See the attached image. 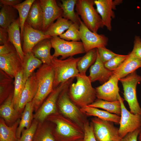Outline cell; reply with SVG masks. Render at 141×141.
<instances>
[{"mask_svg":"<svg viewBox=\"0 0 141 141\" xmlns=\"http://www.w3.org/2000/svg\"><path fill=\"white\" fill-rule=\"evenodd\" d=\"M46 120L52 124L53 133L57 141H75L83 138L84 130L60 112L50 115Z\"/></svg>","mask_w":141,"mask_h":141,"instance_id":"obj_1","label":"cell"},{"mask_svg":"<svg viewBox=\"0 0 141 141\" xmlns=\"http://www.w3.org/2000/svg\"><path fill=\"white\" fill-rule=\"evenodd\" d=\"M75 78L76 82L72 83L68 88V93L71 100L80 108L92 103L96 99V92L89 77L86 74L79 73Z\"/></svg>","mask_w":141,"mask_h":141,"instance_id":"obj_2","label":"cell"},{"mask_svg":"<svg viewBox=\"0 0 141 141\" xmlns=\"http://www.w3.org/2000/svg\"><path fill=\"white\" fill-rule=\"evenodd\" d=\"M38 89L32 101L36 112L54 89V72L51 64H43L35 72Z\"/></svg>","mask_w":141,"mask_h":141,"instance_id":"obj_3","label":"cell"},{"mask_svg":"<svg viewBox=\"0 0 141 141\" xmlns=\"http://www.w3.org/2000/svg\"><path fill=\"white\" fill-rule=\"evenodd\" d=\"M81 57H72L62 60L52 57L51 64L54 72V89L79 74L77 64Z\"/></svg>","mask_w":141,"mask_h":141,"instance_id":"obj_4","label":"cell"},{"mask_svg":"<svg viewBox=\"0 0 141 141\" xmlns=\"http://www.w3.org/2000/svg\"><path fill=\"white\" fill-rule=\"evenodd\" d=\"M94 1L77 0L75 10L87 27L91 31L97 32L104 26L101 17L93 6Z\"/></svg>","mask_w":141,"mask_h":141,"instance_id":"obj_5","label":"cell"},{"mask_svg":"<svg viewBox=\"0 0 141 141\" xmlns=\"http://www.w3.org/2000/svg\"><path fill=\"white\" fill-rule=\"evenodd\" d=\"M69 86L64 89L60 95L57 102V108L60 113L84 130V124L87 121L85 117L86 116L71 100L68 93Z\"/></svg>","mask_w":141,"mask_h":141,"instance_id":"obj_6","label":"cell"},{"mask_svg":"<svg viewBox=\"0 0 141 141\" xmlns=\"http://www.w3.org/2000/svg\"><path fill=\"white\" fill-rule=\"evenodd\" d=\"M119 80L122 86L124 99L128 104L130 111L141 115V108L137 100L136 91L137 85L141 82V76L135 71Z\"/></svg>","mask_w":141,"mask_h":141,"instance_id":"obj_7","label":"cell"},{"mask_svg":"<svg viewBox=\"0 0 141 141\" xmlns=\"http://www.w3.org/2000/svg\"><path fill=\"white\" fill-rule=\"evenodd\" d=\"M74 78L60 84L54 89L47 97L40 108L34 114V119L38 123L43 122L49 115L55 113L57 111V102L62 92L69 86Z\"/></svg>","mask_w":141,"mask_h":141,"instance_id":"obj_8","label":"cell"},{"mask_svg":"<svg viewBox=\"0 0 141 141\" xmlns=\"http://www.w3.org/2000/svg\"><path fill=\"white\" fill-rule=\"evenodd\" d=\"M50 41L52 48L54 50L53 57L61 56L60 59L62 60L85 52L81 42L68 41L58 36L51 37Z\"/></svg>","mask_w":141,"mask_h":141,"instance_id":"obj_9","label":"cell"},{"mask_svg":"<svg viewBox=\"0 0 141 141\" xmlns=\"http://www.w3.org/2000/svg\"><path fill=\"white\" fill-rule=\"evenodd\" d=\"M94 136L97 141H120L119 128L113 122L96 117L91 119Z\"/></svg>","mask_w":141,"mask_h":141,"instance_id":"obj_10","label":"cell"},{"mask_svg":"<svg viewBox=\"0 0 141 141\" xmlns=\"http://www.w3.org/2000/svg\"><path fill=\"white\" fill-rule=\"evenodd\" d=\"M118 99L121 106V111L119 132L121 138L129 133L141 127V115L134 114L128 110L124 103V99L120 95Z\"/></svg>","mask_w":141,"mask_h":141,"instance_id":"obj_11","label":"cell"},{"mask_svg":"<svg viewBox=\"0 0 141 141\" xmlns=\"http://www.w3.org/2000/svg\"><path fill=\"white\" fill-rule=\"evenodd\" d=\"M79 26L80 40L85 52L94 49L105 47L107 45L108 39L104 35L91 31L81 20Z\"/></svg>","mask_w":141,"mask_h":141,"instance_id":"obj_12","label":"cell"},{"mask_svg":"<svg viewBox=\"0 0 141 141\" xmlns=\"http://www.w3.org/2000/svg\"><path fill=\"white\" fill-rule=\"evenodd\" d=\"M43 16L42 31L44 32L56 20L62 17V9L55 0H40Z\"/></svg>","mask_w":141,"mask_h":141,"instance_id":"obj_13","label":"cell"},{"mask_svg":"<svg viewBox=\"0 0 141 141\" xmlns=\"http://www.w3.org/2000/svg\"><path fill=\"white\" fill-rule=\"evenodd\" d=\"M122 1L120 0H95L94 2L96 10L101 17L104 26L111 31L112 19L115 17L113 10L116 9V6L121 3Z\"/></svg>","mask_w":141,"mask_h":141,"instance_id":"obj_14","label":"cell"},{"mask_svg":"<svg viewBox=\"0 0 141 141\" xmlns=\"http://www.w3.org/2000/svg\"><path fill=\"white\" fill-rule=\"evenodd\" d=\"M119 80L116 76L112 74L107 81L96 87V98L110 102L118 100L119 89L118 83Z\"/></svg>","mask_w":141,"mask_h":141,"instance_id":"obj_15","label":"cell"},{"mask_svg":"<svg viewBox=\"0 0 141 141\" xmlns=\"http://www.w3.org/2000/svg\"><path fill=\"white\" fill-rule=\"evenodd\" d=\"M51 37L45 35L42 31L36 30L25 23L23 32L22 49L24 54L32 52L34 47L44 39Z\"/></svg>","mask_w":141,"mask_h":141,"instance_id":"obj_16","label":"cell"},{"mask_svg":"<svg viewBox=\"0 0 141 141\" xmlns=\"http://www.w3.org/2000/svg\"><path fill=\"white\" fill-rule=\"evenodd\" d=\"M22 62L16 51L0 56V68L11 78L22 69Z\"/></svg>","mask_w":141,"mask_h":141,"instance_id":"obj_17","label":"cell"},{"mask_svg":"<svg viewBox=\"0 0 141 141\" xmlns=\"http://www.w3.org/2000/svg\"><path fill=\"white\" fill-rule=\"evenodd\" d=\"M38 89L37 81L34 72L26 81L16 108L20 114H21L26 104L32 101Z\"/></svg>","mask_w":141,"mask_h":141,"instance_id":"obj_18","label":"cell"},{"mask_svg":"<svg viewBox=\"0 0 141 141\" xmlns=\"http://www.w3.org/2000/svg\"><path fill=\"white\" fill-rule=\"evenodd\" d=\"M13 91L8 98L1 104L0 118L3 119L5 123L12 125L18 119H20L21 115L15 108L13 103Z\"/></svg>","mask_w":141,"mask_h":141,"instance_id":"obj_19","label":"cell"},{"mask_svg":"<svg viewBox=\"0 0 141 141\" xmlns=\"http://www.w3.org/2000/svg\"><path fill=\"white\" fill-rule=\"evenodd\" d=\"M89 72L88 77L92 82L98 81L103 84L107 81L112 75V71L108 70L104 66L98 51L96 60L91 66Z\"/></svg>","mask_w":141,"mask_h":141,"instance_id":"obj_20","label":"cell"},{"mask_svg":"<svg viewBox=\"0 0 141 141\" xmlns=\"http://www.w3.org/2000/svg\"><path fill=\"white\" fill-rule=\"evenodd\" d=\"M141 67V60L138 59L130 53L123 63L116 69L112 71V74L119 79L125 77Z\"/></svg>","mask_w":141,"mask_h":141,"instance_id":"obj_21","label":"cell"},{"mask_svg":"<svg viewBox=\"0 0 141 141\" xmlns=\"http://www.w3.org/2000/svg\"><path fill=\"white\" fill-rule=\"evenodd\" d=\"M9 42L14 46L22 62L25 54L21 44L20 27V19L19 17L7 28Z\"/></svg>","mask_w":141,"mask_h":141,"instance_id":"obj_22","label":"cell"},{"mask_svg":"<svg viewBox=\"0 0 141 141\" xmlns=\"http://www.w3.org/2000/svg\"><path fill=\"white\" fill-rule=\"evenodd\" d=\"M51 48L50 38L45 39L36 45L33 48L32 52L43 64H51L53 57L50 54Z\"/></svg>","mask_w":141,"mask_h":141,"instance_id":"obj_23","label":"cell"},{"mask_svg":"<svg viewBox=\"0 0 141 141\" xmlns=\"http://www.w3.org/2000/svg\"><path fill=\"white\" fill-rule=\"evenodd\" d=\"M25 23L35 29L42 31L43 16L39 0H35L33 3Z\"/></svg>","mask_w":141,"mask_h":141,"instance_id":"obj_24","label":"cell"},{"mask_svg":"<svg viewBox=\"0 0 141 141\" xmlns=\"http://www.w3.org/2000/svg\"><path fill=\"white\" fill-rule=\"evenodd\" d=\"M81 111L86 116H93L101 119L119 124L120 116L97 108L87 106L80 108Z\"/></svg>","mask_w":141,"mask_h":141,"instance_id":"obj_25","label":"cell"},{"mask_svg":"<svg viewBox=\"0 0 141 141\" xmlns=\"http://www.w3.org/2000/svg\"><path fill=\"white\" fill-rule=\"evenodd\" d=\"M42 63L40 60L35 56L32 52L25 54L22 68L23 80L25 84L28 78L34 72L35 69L40 67Z\"/></svg>","mask_w":141,"mask_h":141,"instance_id":"obj_26","label":"cell"},{"mask_svg":"<svg viewBox=\"0 0 141 141\" xmlns=\"http://www.w3.org/2000/svg\"><path fill=\"white\" fill-rule=\"evenodd\" d=\"M53 128L52 124L47 120L38 123L33 141H57Z\"/></svg>","mask_w":141,"mask_h":141,"instance_id":"obj_27","label":"cell"},{"mask_svg":"<svg viewBox=\"0 0 141 141\" xmlns=\"http://www.w3.org/2000/svg\"><path fill=\"white\" fill-rule=\"evenodd\" d=\"M33 111L32 102L27 103L21 114L19 124L16 131V136L18 139L20 137L23 130L28 128L31 126L34 119Z\"/></svg>","mask_w":141,"mask_h":141,"instance_id":"obj_28","label":"cell"},{"mask_svg":"<svg viewBox=\"0 0 141 141\" xmlns=\"http://www.w3.org/2000/svg\"><path fill=\"white\" fill-rule=\"evenodd\" d=\"M58 5L63 11L62 17L71 21L73 23L80 25L81 20L75 12L74 8L77 0H61Z\"/></svg>","mask_w":141,"mask_h":141,"instance_id":"obj_29","label":"cell"},{"mask_svg":"<svg viewBox=\"0 0 141 141\" xmlns=\"http://www.w3.org/2000/svg\"><path fill=\"white\" fill-rule=\"evenodd\" d=\"M20 119L10 126H8L4 120L0 118V141H18L16 136L17 128Z\"/></svg>","mask_w":141,"mask_h":141,"instance_id":"obj_30","label":"cell"},{"mask_svg":"<svg viewBox=\"0 0 141 141\" xmlns=\"http://www.w3.org/2000/svg\"><path fill=\"white\" fill-rule=\"evenodd\" d=\"M17 11L12 6L3 5L0 11V27L7 28L19 17Z\"/></svg>","mask_w":141,"mask_h":141,"instance_id":"obj_31","label":"cell"},{"mask_svg":"<svg viewBox=\"0 0 141 141\" xmlns=\"http://www.w3.org/2000/svg\"><path fill=\"white\" fill-rule=\"evenodd\" d=\"M72 23L71 21L61 17L52 24L44 32V34L51 37L59 36L67 30Z\"/></svg>","mask_w":141,"mask_h":141,"instance_id":"obj_32","label":"cell"},{"mask_svg":"<svg viewBox=\"0 0 141 141\" xmlns=\"http://www.w3.org/2000/svg\"><path fill=\"white\" fill-rule=\"evenodd\" d=\"M87 106L102 108L109 113L119 116L121 115V106L119 99L110 102L97 99Z\"/></svg>","mask_w":141,"mask_h":141,"instance_id":"obj_33","label":"cell"},{"mask_svg":"<svg viewBox=\"0 0 141 141\" xmlns=\"http://www.w3.org/2000/svg\"><path fill=\"white\" fill-rule=\"evenodd\" d=\"M97 48L91 50L87 52L85 55L81 57L78 61L77 67L79 73L86 74L89 68L95 62L97 56Z\"/></svg>","mask_w":141,"mask_h":141,"instance_id":"obj_34","label":"cell"},{"mask_svg":"<svg viewBox=\"0 0 141 141\" xmlns=\"http://www.w3.org/2000/svg\"><path fill=\"white\" fill-rule=\"evenodd\" d=\"M35 0H26L13 7L17 11L20 19L21 40L23 41L24 25L31 7Z\"/></svg>","mask_w":141,"mask_h":141,"instance_id":"obj_35","label":"cell"},{"mask_svg":"<svg viewBox=\"0 0 141 141\" xmlns=\"http://www.w3.org/2000/svg\"><path fill=\"white\" fill-rule=\"evenodd\" d=\"M0 103L1 104L8 98L12 90L11 78L5 72L0 70Z\"/></svg>","mask_w":141,"mask_h":141,"instance_id":"obj_36","label":"cell"},{"mask_svg":"<svg viewBox=\"0 0 141 141\" xmlns=\"http://www.w3.org/2000/svg\"><path fill=\"white\" fill-rule=\"evenodd\" d=\"M14 78L13 101L14 107L16 109L25 84L23 80L22 69L17 74Z\"/></svg>","mask_w":141,"mask_h":141,"instance_id":"obj_37","label":"cell"},{"mask_svg":"<svg viewBox=\"0 0 141 141\" xmlns=\"http://www.w3.org/2000/svg\"><path fill=\"white\" fill-rule=\"evenodd\" d=\"M79 25L73 23L68 28L59 36L61 38L68 41L78 42L80 40Z\"/></svg>","mask_w":141,"mask_h":141,"instance_id":"obj_38","label":"cell"},{"mask_svg":"<svg viewBox=\"0 0 141 141\" xmlns=\"http://www.w3.org/2000/svg\"><path fill=\"white\" fill-rule=\"evenodd\" d=\"M38 123L34 119L31 126L28 128L23 130L18 141H33Z\"/></svg>","mask_w":141,"mask_h":141,"instance_id":"obj_39","label":"cell"},{"mask_svg":"<svg viewBox=\"0 0 141 141\" xmlns=\"http://www.w3.org/2000/svg\"><path fill=\"white\" fill-rule=\"evenodd\" d=\"M128 56V55L118 54L104 63V66L108 70L114 71L123 63Z\"/></svg>","mask_w":141,"mask_h":141,"instance_id":"obj_40","label":"cell"},{"mask_svg":"<svg viewBox=\"0 0 141 141\" xmlns=\"http://www.w3.org/2000/svg\"><path fill=\"white\" fill-rule=\"evenodd\" d=\"M84 137L83 141H97L93 132V126L92 122L88 120L84 125Z\"/></svg>","mask_w":141,"mask_h":141,"instance_id":"obj_41","label":"cell"},{"mask_svg":"<svg viewBox=\"0 0 141 141\" xmlns=\"http://www.w3.org/2000/svg\"><path fill=\"white\" fill-rule=\"evenodd\" d=\"M97 49L100 58L104 63L118 55L107 49L105 47L99 48Z\"/></svg>","mask_w":141,"mask_h":141,"instance_id":"obj_42","label":"cell"},{"mask_svg":"<svg viewBox=\"0 0 141 141\" xmlns=\"http://www.w3.org/2000/svg\"><path fill=\"white\" fill-rule=\"evenodd\" d=\"M133 42V48L130 54L136 58L141 60V38L140 36H135Z\"/></svg>","mask_w":141,"mask_h":141,"instance_id":"obj_43","label":"cell"},{"mask_svg":"<svg viewBox=\"0 0 141 141\" xmlns=\"http://www.w3.org/2000/svg\"><path fill=\"white\" fill-rule=\"evenodd\" d=\"M141 130V127H140L132 132L128 133L121 138L120 141H138V137Z\"/></svg>","mask_w":141,"mask_h":141,"instance_id":"obj_44","label":"cell"},{"mask_svg":"<svg viewBox=\"0 0 141 141\" xmlns=\"http://www.w3.org/2000/svg\"><path fill=\"white\" fill-rule=\"evenodd\" d=\"M16 51L14 45L10 42L0 46V56L5 55Z\"/></svg>","mask_w":141,"mask_h":141,"instance_id":"obj_45","label":"cell"},{"mask_svg":"<svg viewBox=\"0 0 141 141\" xmlns=\"http://www.w3.org/2000/svg\"><path fill=\"white\" fill-rule=\"evenodd\" d=\"M7 28L0 27V44L2 45L9 42Z\"/></svg>","mask_w":141,"mask_h":141,"instance_id":"obj_46","label":"cell"},{"mask_svg":"<svg viewBox=\"0 0 141 141\" xmlns=\"http://www.w3.org/2000/svg\"><path fill=\"white\" fill-rule=\"evenodd\" d=\"M21 0H0V3L2 5L13 6L21 3Z\"/></svg>","mask_w":141,"mask_h":141,"instance_id":"obj_47","label":"cell"},{"mask_svg":"<svg viewBox=\"0 0 141 141\" xmlns=\"http://www.w3.org/2000/svg\"><path fill=\"white\" fill-rule=\"evenodd\" d=\"M138 141H141V130L139 134L138 137Z\"/></svg>","mask_w":141,"mask_h":141,"instance_id":"obj_48","label":"cell"},{"mask_svg":"<svg viewBox=\"0 0 141 141\" xmlns=\"http://www.w3.org/2000/svg\"><path fill=\"white\" fill-rule=\"evenodd\" d=\"M83 138L81 139L77 140H76L75 141H83Z\"/></svg>","mask_w":141,"mask_h":141,"instance_id":"obj_49","label":"cell"}]
</instances>
